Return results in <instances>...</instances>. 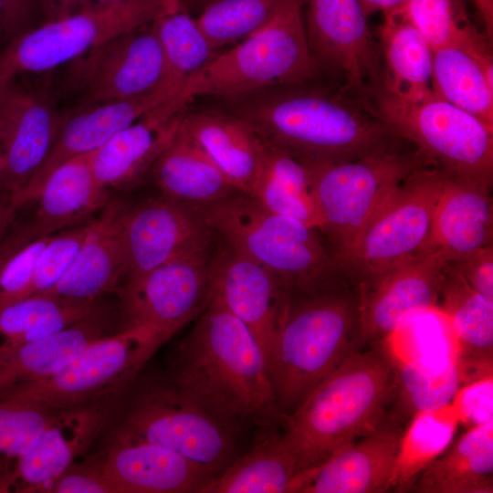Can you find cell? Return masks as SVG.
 <instances>
[{
	"instance_id": "30",
	"label": "cell",
	"mask_w": 493,
	"mask_h": 493,
	"mask_svg": "<svg viewBox=\"0 0 493 493\" xmlns=\"http://www.w3.org/2000/svg\"><path fill=\"white\" fill-rule=\"evenodd\" d=\"M151 173L161 195L205 206L241 194L181 125Z\"/></svg>"
},
{
	"instance_id": "40",
	"label": "cell",
	"mask_w": 493,
	"mask_h": 493,
	"mask_svg": "<svg viewBox=\"0 0 493 493\" xmlns=\"http://www.w3.org/2000/svg\"><path fill=\"white\" fill-rule=\"evenodd\" d=\"M165 64L163 85L180 93L187 79L216 54L182 5L153 23Z\"/></svg>"
},
{
	"instance_id": "59",
	"label": "cell",
	"mask_w": 493,
	"mask_h": 493,
	"mask_svg": "<svg viewBox=\"0 0 493 493\" xmlns=\"http://www.w3.org/2000/svg\"><path fill=\"white\" fill-rule=\"evenodd\" d=\"M191 1H193V2H194L196 4H204V5H205L210 0H191Z\"/></svg>"
},
{
	"instance_id": "23",
	"label": "cell",
	"mask_w": 493,
	"mask_h": 493,
	"mask_svg": "<svg viewBox=\"0 0 493 493\" xmlns=\"http://www.w3.org/2000/svg\"><path fill=\"white\" fill-rule=\"evenodd\" d=\"M99 466L113 493H201L212 480L185 457L121 431Z\"/></svg>"
},
{
	"instance_id": "27",
	"label": "cell",
	"mask_w": 493,
	"mask_h": 493,
	"mask_svg": "<svg viewBox=\"0 0 493 493\" xmlns=\"http://www.w3.org/2000/svg\"><path fill=\"white\" fill-rule=\"evenodd\" d=\"M437 308L456 341L462 386L492 378L493 301L471 288L450 260L442 277Z\"/></svg>"
},
{
	"instance_id": "15",
	"label": "cell",
	"mask_w": 493,
	"mask_h": 493,
	"mask_svg": "<svg viewBox=\"0 0 493 493\" xmlns=\"http://www.w3.org/2000/svg\"><path fill=\"white\" fill-rule=\"evenodd\" d=\"M165 64L153 24L112 37L70 62L68 84L80 107L150 93L163 86Z\"/></svg>"
},
{
	"instance_id": "6",
	"label": "cell",
	"mask_w": 493,
	"mask_h": 493,
	"mask_svg": "<svg viewBox=\"0 0 493 493\" xmlns=\"http://www.w3.org/2000/svg\"><path fill=\"white\" fill-rule=\"evenodd\" d=\"M320 71L307 39L302 0H284L266 26L217 53L178 96L188 104L199 96L238 99L265 88L305 84Z\"/></svg>"
},
{
	"instance_id": "49",
	"label": "cell",
	"mask_w": 493,
	"mask_h": 493,
	"mask_svg": "<svg viewBox=\"0 0 493 493\" xmlns=\"http://www.w3.org/2000/svg\"><path fill=\"white\" fill-rule=\"evenodd\" d=\"M41 493H113V489L101 473L100 466L69 467L58 478L49 482Z\"/></svg>"
},
{
	"instance_id": "51",
	"label": "cell",
	"mask_w": 493,
	"mask_h": 493,
	"mask_svg": "<svg viewBox=\"0 0 493 493\" xmlns=\"http://www.w3.org/2000/svg\"><path fill=\"white\" fill-rule=\"evenodd\" d=\"M82 0H40L44 22L59 19L79 11Z\"/></svg>"
},
{
	"instance_id": "22",
	"label": "cell",
	"mask_w": 493,
	"mask_h": 493,
	"mask_svg": "<svg viewBox=\"0 0 493 493\" xmlns=\"http://www.w3.org/2000/svg\"><path fill=\"white\" fill-rule=\"evenodd\" d=\"M187 106L177 94L92 152L89 161L97 181L108 190L135 186L173 139Z\"/></svg>"
},
{
	"instance_id": "8",
	"label": "cell",
	"mask_w": 493,
	"mask_h": 493,
	"mask_svg": "<svg viewBox=\"0 0 493 493\" xmlns=\"http://www.w3.org/2000/svg\"><path fill=\"white\" fill-rule=\"evenodd\" d=\"M377 115L403 141L413 143L446 173L491 187L493 129L435 95L416 100L377 89L369 100Z\"/></svg>"
},
{
	"instance_id": "3",
	"label": "cell",
	"mask_w": 493,
	"mask_h": 493,
	"mask_svg": "<svg viewBox=\"0 0 493 493\" xmlns=\"http://www.w3.org/2000/svg\"><path fill=\"white\" fill-rule=\"evenodd\" d=\"M393 389V364L383 344L348 356L281 418L297 475L374 430L387 414Z\"/></svg>"
},
{
	"instance_id": "13",
	"label": "cell",
	"mask_w": 493,
	"mask_h": 493,
	"mask_svg": "<svg viewBox=\"0 0 493 493\" xmlns=\"http://www.w3.org/2000/svg\"><path fill=\"white\" fill-rule=\"evenodd\" d=\"M213 244L178 256L120 288L124 327L140 329L162 345L205 310L212 293Z\"/></svg>"
},
{
	"instance_id": "21",
	"label": "cell",
	"mask_w": 493,
	"mask_h": 493,
	"mask_svg": "<svg viewBox=\"0 0 493 493\" xmlns=\"http://www.w3.org/2000/svg\"><path fill=\"white\" fill-rule=\"evenodd\" d=\"M177 94L162 86L141 96L79 108L64 119L45 163L20 194L10 201L17 209L35 201L43 184L57 167L73 157L95 152L116 133Z\"/></svg>"
},
{
	"instance_id": "19",
	"label": "cell",
	"mask_w": 493,
	"mask_h": 493,
	"mask_svg": "<svg viewBox=\"0 0 493 493\" xmlns=\"http://www.w3.org/2000/svg\"><path fill=\"white\" fill-rule=\"evenodd\" d=\"M212 293L252 332L267 357L291 295L267 269L226 242L211 257Z\"/></svg>"
},
{
	"instance_id": "28",
	"label": "cell",
	"mask_w": 493,
	"mask_h": 493,
	"mask_svg": "<svg viewBox=\"0 0 493 493\" xmlns=\"http://www.w3.org/2000/svg\"><path fill=\"white\" fill-rule=\"evenodd\" d=\"M90 153L64 162L43 184L35 199L37 209L30 223L36 238L86 223L110 202L109 190L94 176Z\"/></svg>"
},
{
	"instance_id": "16",
	"label": "cell",
	"mask_w": 493,
	"mask_h": 493,
	"mask_svg": "<svg viewBox=\"0 0 493 493\" xmlns=\"http://www.w3.org/2000/svg\"><path fill=\"white\" fill-rule=\"evenodd\" d=\"M64 119L18 76L0 79V192L6 198L19 194L41 168Z\"/></svg>"
},
{
	"instance_id": "53",
	"label": "cell",
	"mask_w": 493,
	"mask_h": 493,
	"mask_svg": "<svg viewBox=\"0 0 493 493\" xmlns=\"http://www.w3.org/2000/svg\"><path fill=\"white\" fill-rule=\"evenodd\" d=\"M472 2L483 23L485 34L491 40L493 36V0H472Z\"/></svg>"
},
{
	"instance_id": "46",
	"label": "cell",
	"mask_w": 493,
	"mask_h": 493,
	"mask_svg": "<svg viewBox=\"0 0 493 493\" xmlns=\"http://www.w3.org/2000/svg\"><path fill=\"white\" fill-rule=\"evenodd\" d=\"M252 197L269 211L302 222L318 229V219L312 203L294 195L278 184L265 169Z\"/></svg>"
},
{
	"instance_id": "7",
	"label": "cell",
	"mask_w": 493,
	"mask_h": 493,
	"mask_svg": "<svg viewBox=\"0 0 493 493\" xmlns=\"http://www.w3.org/2000/svg\"><path fill=\"white\" fill-rule=\"evenodd\" d=\"M426 163L416 149L401 148L350 161L305 163L318 230L340 267L390 194Z\"/></svg>"
},
{
	"instance_id": "38",
	"label": "cell",
	"mask_w": 493,
	"mask_h": 493,
	"mask_svg": "<svg viewBox=\"0 0 493 493\" xmlns=\"http://www.w3.org/2000/svg\"><path fill=\"white\" fill-rule=\"evenodd\" d=\"M459 422L452 403L415 414L401 438L389 491H411L419 474L452 443Z\"/></svg>"
},
{
	"instance_id": "24",
	"label": "cell",
	"mask_w": 493,
	"mask_h": 493,
	"mask_svg": "<svg viewBox=\"0 0 493 493\" xmlns=\"http://www.w3.org/2000/svg\"><path fill=\"white\" fill-rule=\"evenodd\" d=\"M183 128L201 145L229 182L253 196L267 166L268 145L236 114L186 112Z\"/></svg>"
},
{
	"instance_id": "14",
	"label": "cell",
	"mask_w": 493,
	"mask_h": 493,
	"mask_svg": "<svg viewBox=\"0 0 493 493\" xmlns=\"http://www.w3.org/2000/svg\"><path fill=\"white\" fill-rule=\"evenodd\" d=\"M302 9L309 49L320 69L369 100L382 88L383 62L359 0H302Z\"/></svg>"
},
{
	"instance_id": "50",
	"label": "cell",
	"mask_w": 493,
	"mask_h": 493,
	"mask_svg": "<svg viewBox=\"0 0 493 493\" xmlns=\"http://www.w3.org/2000/svg\"><path fill=\"white\" fill-rule=\"evenodd\" d=\"M35 0H6L8 42L25 31Z\"/></svg>"
},
{
	"instance_id": "39",
	"label": "cell",
	"mask_w": 493,
	"mask_h": 493,
	"mask_svg": "<svg viewBox=\"0 0 493 493\" xmlns=\"http://www.w3.org/2000/svg\"><path fill=\"white\" fill-rule=\"evenodd\" d=\"M404 9L432 50L456 47L492 56L491 40L473 23L464 0H408Z\"/></svg>"
},
{
	"instance_id": "20",
	"label": "cell",
	"mask_w": 493,
	"mask_h": 493,
	"mask_svg": "<svg viewBox=\"0 0 493 493\" xmlns=\"http://www.w3.org/2000/svg\"><path fill=\"white\" fill-rule=\"evenodd\" d=\"M405 428L387 414L371 433L293 478L288 493H383Z\"/></svg>"
},
{
	"instance_id": "26",
	"label": "cell",
	"mask_w": 493,
	"mask_h": 493,
	"mask_svg": "<svg viewBox=\"0 0 493 493\" xmlns=\"http://www.w3.org/2000/svg\"><path fill=\"white\" fill-rule=\"evenodd\" d=\"M127 206L110 202L91 220L87 236L71 267L47 293L52 297L95 301L116 288L126 277L121 220Z\"/></svg>"
},
{
	"instance_id": "58",
	"label": "cell",
	"mask_w": 493,
	"mask_h": 493,
	"mask_svg": "<svg viewBox=\"0 0 493 493\" xmlns=\"http://www.w3.org/2000/svg\"><path fill=\"white\" fill-rule=\"evenodd\" d=\"M15 247L9 242H3L0 244V268L3 267L5 262L9 258V257L14 253Z\"/></svg>"
},
{
	"instance_id": "2",
	"label": "cell",
	"mask_w": 493,
	"mask_h": 493,
	"mask_svg": "<svg viewBox=\"0 0 493 493\" xmlns=\"http://www.w3.org/2000/svg\"><path fill=\"white\" fill-rule=\"evenodd\" d=\"M297 86L238 104L235 114L268 145L303 163L350 161L402 148L403 140L369 100L341 86L335 90Z\"/></svg>"
},
{
	"instance_id": "1",
	"label": "cell",
	"mask_w": 493,
	"mask_h": 493,
	"mask_svg": "<svg viewBox=\"0 0 493 493\" xmlns=\"http://www.w3.org/2000/svg\"><path fill=\"white\" fill-rule=\"evenodd\" d=\"M203 312L174 349L168 381L236 430L249 421H281L252 332L214 298Z\"/></svg>"
},
{
	"instance_id": "11",
	"label": "cell",
	"mask_w": 493,
	"mask_h": 493,
	"mask_svg": "<svg viewBox=\"0 0 493 493\" xmlns=\"http://www.w3.org/2000/svg\"><path fill=\"white\" fill-rule=\"evenodd\" d=\"M236 431L169 381L139 393L121 429L185 457L212 479L235 459Z\"/></svg>"
},
{
	"instance_id": "10",
	"label": "cell",
	"mask_w": 493,
	"mask_h": 493,
	"mask_svg": "<svg viewBox=\"0 0 493 493\" xmlns=\"http://www.w3.org/2000/svg\"><path fill=\"white\" fill-rule=\"evenodd\" d=\"M162 346L146 331L126 328L83 349L55 374L0 393L59 411L100 405L125 387Z\"/></svg>"
},
{
	"instance_id": "48",
	"label": "cell",
	"mask_w": 493,
	"mask_h": 493,
	"mask_svg": "<svg viewBox=\"0 0 493 493\" xmlns=\"http://www.w3.org/2000/svg\"><path fill=\"white\" fill-rule=\"evenodd\" d=\"M455 268L477 292L493 301V246L480 248L450 260Z\"/></svg>"
},
{
	"instance_id": "32",
	"label": "cell",
	"mask_w": 493,
	"mask_h": 493,
	"mask_svg": "<svg viewBox=\"0 0 493 493\" xmlns=\"http://www.w3.org/2000/svg\"><path fill=\"white\" fill-rule=\"evenodd\" d=\"M417 493H492L493 419L470 426L416 477Z\"/></svg>"
},
{
	"instance_id": "44",
	"label": "cell",
	"mask_w": 493,
	"mask_h": 493,
	"mask_svg": "<svg viewBox=\"0 0 493 493\" xmlns=\"http://www.w3.org/2000/svg\"><path fill=\"white\" fill-rule=\"evenodd\" d=\"M91 220L50 236L36 264L33 295L47 293L65 276L87 236Z\"/></svg>"
},
{
	"instance_id": "4",
	"label": "cell",
	"mask_w": 493,
	"mask_h": 493,
	"mask_svg": "<svg viewBox=\"0 0 493 493\" xmlns=\"http://www.w3.org/2000/svg\"><path fill=\"white\" fill-rule=\"evenodd\" d=\"M361 348L357 285L292 297L267 357L280 415L290 414L317 385Z\"/></svg>"
},
{
	"instance_id": "5",
	"label": "cell",
	"mask_w": 493,
	"mask_h": 493,
	"mask_svg": "<svg viewBox=\"0 0 493 493\" xmlns=\"http://www.w3.org/2000/svg\"><path fill=\"white\" fill-rule=\"evenodd\" d=\"M203 207L215 232L272 273L291 297L351 283L317 228L277 215L242 194Z\"/></svg>"
},
{
	"instance_id": "36",
	"label": "cell",
	"mask_w": 493,
	"mask_h": 493,
	"mask_svg": "<svg viewBox=\"0 0 493 493\" xmlns=\"http://www.w3.org/2000/svg\"><path fill=\"white\" fill-rule=\"evenodd\" d=\"M296 475L282 433L271 432L234 459L201 493H288Z\"/></svg>"
},
{
	"instance_id": "43",
	"label": "cell",
	"mask_w": 493,
	"mask_h": 493,
	"mask_svg": "<svg viewBox=\"0 0 493 493\" xmlns=\"http://www.w3.org/2000/svg\"><path fill=\"white\" fill-rule=\"evenodd\" d=\"M59 410L19 398H0V456L16 461L58 419Z\"/></svg>"
},
{
	"instance_id": "17",
	"label": "cell",
	"mask_w": 493,
	"mask_h": 493,
	"mask_svg": "<svg viewBox=\"0 0 493 493\" xmlns=\"http://www.w3.org/2000/svg\"><path fill=\"white\" fill-rule=\"evenodd\" d=\"M205 208L163 195L127 207L121 220L125 279L137 278L190 251L212 245Z\"/></svg>"
},
{
	"instance_id": "47",
	"label": "cell",
	"mask_w": 493,
	"mask_h": 493,
	"mask_svg": "<svg viewBox=\"0 0 493 493\" xmlns=\"http://www.w3.org/2000/svg\"><path fill=\"white\" fill-rule=\"evenodd\" d=\"M492 378L462 386L456 393L452 404L459 421L477 425L493 419Z\"/></svg>"
},
{
	"instance_id": "54",
	"label": "cell",
	"mask_w": 493,
	"mask_h": 493,
	"mask_svg": "<svg viewBox=\"0 0 493 493\" xmlns=\"http://www.w3.org/2000/svg\"><path fill=\"white\" fill-rule=\"evenodd\" d=\"M16 209L8 198L0 201V243L5 237V234L15 219Z\"/></svg>"
},
{
	"instance_id": "29",
	"label": "cell",
	"mask_w": 493,
	"mask_h": 493,
	"mask_svg": "<svg viewBox=\"0 0 493 493\" xmlns=\"http://www.w3.org/2000/svg\"><path fill=\"white\" fill-rule=\"evenodd\" d=\"M101 417L100 405L60 411L38 442L15 461L14 491L38 492L65 473L94 437Z\"/></svg>"
},
{
	"instance_id": "9",
	"label": "cell",
	"mask_w": 493,
	"mask_h": 493,
	"mask_svg": "<svg viewBox=\"0 0 493 493\" xmlns=\"http://www.w3.org/2000/svg\"><path fill=\"white\" fill-rule=\"evenodd\" d=\"M182 0H121L26 29L0 50V79L48 71L112 37L153 23Z\"/></svg>"
},
{
	"instance_id": "55",
	"label": "cell",
	"mask_w": 493,
	"mask_h": 493,
	"mask_svg": "<svg viewBox=\"0 0 493 493\" xmlns=\"http://www.w3.org/2000/svg\"><path fill=\"white\" fill-rule=\"evenodd\" d=\"M13 461L0 456V493L11 492L14 489Z\"/></svg>"
},
{
	"instance_id": "33",
	"label": "cell",
	"mask_w": 493,
	"mask_h": 493,
	"mask_svg": "<svg viewBox=\"0 0 493 493\" xmlns=\"http://www.w3.org/2000/svg\"><path fill=\"white\" fill-rule=\"evenodd\" d=\"M378 35L382 89L404 100L428 94L432 90L433 50L404 6L383 13Z\"/></svg>"
},
{
	"instance_id": "42",
	"label": "cell",
	"mask_w": 493,
	"mask_h": 493,
	"mask_svg": "<svg viewBox=\"0 0 493 493\" xmlns=\"http://www.w3.org/2000/svg\"><path fill=\"white\" fill-rule=\"evenodd\" d=\"M380 343L397 359L456 355L455 335L437 307L410 316Z\"/></svg>"
},
{
	"instance_id": "45",
	"label": "cell",
	"mask_w": 493,
	"mask_h": 493,
	"mask_svg": "<svg viewBox=\"0 0 493 493\" xmlns=\"http://www.w3.org/2000/svg\"><path fill=\"white\" fill-rule=\"evenodd\" d=\"M51 236L26 242L11 255L0 268V311L33 295L36 264Z\"/></svg>"
},
{
	"instance_id": "18",
	"label": "cell",
	"mask_w": 493,
	"mask_h": 493,
	"mask_svg": "<svg viewBox=\"0 0 493 493\" xmlns=\"http://www.w3.org/2000/svg\"><path fill=\"white\" fill-rule=\"evenodd\" d=\"M449 260L431 251L357 283L362 346L382 342L410 316L437 307Z\"/></svg>"
},
{
	"instance_id": "37",
	"label": "cell",
	"mask_w": 493,
	"mask_h": 493,
	"mask_svg": "<svg viewBox=\"0 0 493 493\" xmlns=\"http://www.w3.org/2000/svg\"><path fill=\"white\" fill-rule=\"evenodd\" d=\"M100 310L96 300L37 294L0 311V347L34 341L57 333Z\"/></svg>"
},
{
	"instance_id": "25",
	"label": "cell",
	"mask_w": 493,
	"mask_h": 493,
	"mask_svg": "<svg viewBox=\"0 0 493 493\" xmlns=\"http://www.w3.org/2000/svg\"><path fill=\"white\" fill-rule=\"evenodd\" d=\"M490 189L446 173L424 253L441 251L455 259L492 246Z\"/></svg>"
},
{
	"instance_id": "34",
	"label": "cell",
	"mask_w": 493,
	"mask_h": 493,
	"mask_svg": "<svg viewBox=\"0 0 493 493\" xmlns=\"http://www.w3.org/2000/svg\"><path fill=\"white\" fill-rule=\"evenodd\" d=\"M391 359L393 389L387 415L404 428L418 413L450 404L462 386L453 356Z\"/></svg>"
},
{
	"instance_id": "35",
	"label": "cell",
	"mask_w": 493,
	"mask_h": 493,
	"mask_svg": "<svg viewBox=\"0 0 493 493\" xmlns=\"http://www.w3.org/2000/svg\"><path fill=\"white\" fill-rule=\"evenodd\" d=\"M432 91L493 129V60L456 47L433 50Z\"/></svg>"
},
{
	"instance_id": "31",
	"label": "cell",
	"mask_w": 493,
	"mask_h": 493,
	"mask_svg": "<svg viewBox=\"0 0 493 493\" xmlns=\"http://www.w3.org/2000/svg\"><path fill=\"white\" fill-rule=\"evenodd\" d=\"M108 330V319L100 309L47 337L0 347V393L55 374L88 345L109 335Z\"/></svg>"
},
{
	"instance_id": "52",
	"label": "cell",
	"mask_w": 493,
	"mask_h": 493,
	"mask_svg": "<svg viewBox=\"0 0 493 493\" xmlns=\"http://www.w3.org/2000/svg\"><path fill=\"white\" fill-rule=\"evenodd\" d=\"M408 0H359L365 15L382 12L386 13L404 6Z\"/></svg>"
},
{
	"instance_id": "57",
	"label": "cell",
	"mask_w": 493,
	"mask_h": 493,
	"mask_svg": "<svg viewBox=\"0 0 493 493\" xmlns=\"http://www.w3.org/2000/svg\"><path fill=\"white\" fill-rule=\"evenodd\" d=\"M119 1L121 0H82L79 11L106 7Z\"/></svg>"
},
{
	"instance_id": "41",
	"label": "cell",
	"mask_w": 493,
	"mask_h": 493,
	"mask_svg": "<svg viewBox=\"0 0 493 493\" xmlns=\"http://www.w3.org/2000/svg\"><path fill=\"white\" fill-rule=\"evenodd\" d=\"M284 0H210L195 18L215 50L240 42L264 26Z\"/></svg>"
},
{
	"instance_id": "12",
	"label": "cell",
	"mask_w": 493,
	"mask_h": 493,
	"mask_svg": "<svg viewBox=\"0 0 493 493\" xmlns=\"http://www.w3.org/2000/svg\"><path fill=\"white\" fill-rule=\"evenodd\" d=\"M445 172L426 163L390 194L341 262L354 284L424 254Z\"/></svg>"
},
{
	"instance_id": "56",
	"label": "cell",
	"mask_w": 493,
	"mask_h": 493,
	"mask_svg": "<svg viewBox=\"0 0 493 493\" xmlns=\"http://www.w3.org/2000/svg\"><path fill=\"white\" fill-rule=\"evenodd\" d=\"M0 41H4L5 46L8 42L6 0H0Z\"/></svg>"
}]
</instances>
